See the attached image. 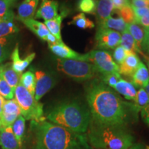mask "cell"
Returning a JSON list of instances; mask_svg holds the SVG:
<instances>
[{
	"label": "cell",
	"instance_id": "obj_1",
	"mask_svg": "<svg viewBox=\"0 0 149 149\" xmlns=\"http://www.w3.org/2000/svg\"><path fill=\"white\" fill-rule=\"evenodd\" d=\"M91 122L100 126H123L136 116L133 104L124 102L120 95L104 82L95 81L86 95Z\"/></svg>",
	"mask_w": 149,
	"mask_h": 149
},
{
	"label": "cell",
	"instance_id": "obj_2",
	"mask_svg": "<svg viewBox=\"0 0 149 149\" xmlns=\"http://www.w3.org/2000/svg\"><path fill=\"white\" fill-rule=\"evenodd\" d=\"M36 135V149H92L86 133H74L48 121L31 122Z\"/></svg>",
	"mask_w": 149,
	"mask_h": 149
},
{
	"label": "cell",
	"instance_id": "obj_3",
	"mask_svg": "<svg viewBox=\"0 0 149 149\" xmlns=\"http://www.w3.org/2000/svg\"><path fill=\"white\" fill-rule=\"evenodd\" d=\"M50 122L61 126L74 133H86L91 120L89 109L76 101L57 104L48 113Z\"/></svg>",
	"mask_w": 149,
	"mask_h": 149
},
{
	"label": "cell",
	"instance_id": "obj_4",
	"mask_svg": "<svg viewBox=\"0 0 149 149\" xmlns=\"http://www.w3.org/2000/svg\"><path fill=\"white\" fill-rule=\"evenodd\" d=\"M87 135L88 144L97 149H128L134 137L123 126H100L90 122Z\"/></svg>",
	"mask_w": 149,
	"mask_h": 149
},
{
	"label": "cell",
	"instance_id": "obj_5",
	"mask_svg": "<svg viewBox=\"0 0 149 149\" xmlns=\"http://www.w3.org/2000/svg\"><path fill=\"white\" fill-rule=\"evenodd\" d=\"M15 99L19 106L21 114L25 120L40 122L45 120L43 104L37 102L35 97L19 83L15 90Z\"/></svg>",
	"mask_w": 149,
	"mask_h": 149
},
{
	"label": "cell",
	"instance_id": "obj_6",
	"mask_svg": "<svg viewBox=\"0 0 149 149\" xmlns=\"http://www.w3.org/2000/svg\"><path fill=\"white\" fill-rule=\"evenodd\" d=\"M57 68L59 71L79 81L92 79L97 72L91 63L76 59L57 58Z\"/></svg>",
	"mask_w": 149,
	"mask_h": 149
},
{
	"label": "cell",
	"instance_id": "obj_7",
	"mask_svg": "<svg viewBox=\"0 0 149 149\" xmlns=\"http://www.w3.org/2000/svg\"><path fill=\"white\" fill-rule=\"evenodd\" d=\"M87 62H91L97 71L103 74L119 72V66L111 54L104 50H94L86 53Z\"/></svg>",
	"mask_w": 149,
	"mask_h": 149
},
{
	"label": "cell",
	"instance_id": "obj_8",
	"mask_svg": "<svg viewBox=\"0 0 149 149\" xmlns=\"http://www.w3.org/2000/svg\"><path fill=\"white\" fill-rule=\"evenodd\" d=\"M120 33L109 29L99 27L95 35L97 46L101 50L114 49L120 46Z\"/></svg>",
	"mask_w": 149,
	"mask_h": 149
},
{
	"label": "cell",
	"instance_id": "obj_9",
	"mask_svg": "<svg viewBox=\"0 0 149 149\" xmlns=\"http://www.w3.org/2000/svg\"><path fill=\"white\" fill-rule=\"evenodd\" d=\"M36 84H35V99L39 102L44 95L53 88L55 84V80L51 74L42 70L35 72Z\"/></svg>",
	"mask_w": 149,
	"mask_h": 149
},
{
	"label": "cell",
	"instance_id": "obj_10",
	"mask_svg": "<svg viewBox=\"0 0 149 149\" xmlns=\"http://www.w3.org/2000/svg\"><path fill=\"white\" fill-rule=\"evenodd\" d=\"M20 115H22L21 110L15 99L6 100L3 107L2 115L0 118L1 128L12 126Z\"/></svg>",
	"mask_w": 149,
	"mask_h": 149
},
{
	"label": "cell",
	"instance_id": "obj_11",
	"mask_svg": "<svg viewBox=\"0 0 149 149\" xmlns=\"http://www.w3.org/2000/svg\"><path fill=\"white\" fill-rule=\"evenodd\" d=\"M48 48L55 55L58 56L59 58L87 61L86 54L81 55V54L78 53L77 52L73 51L68 46H66L63 42V41L54 44H48Z\"/></svg>",
	"mask_w": 149,
	"mask_h": 149
},
{
	"label": "cell",
	"instance_id": "obj_12",
	"mask_svg": "<svg viewBox=\"0 0 149 149\" xmlns=\"http://www.w3.org/2000/svg\"><path fill=\"white\" fill-rule=\"evenodd\" d=\"M59 4L55 0H42L40 6L35 14V18L44 21L53 19L58 16Z\"/></svg>",
	"mask_w": 149,
	"mask_h": 149
},
{
	"label": "cell",
	"instance_id": "obj_13",
	"mask_svg": "<svg viewBox=\"0 0 149 149\" xmlns=\"http://www.w3.org/2000/svg\"><path fill=\"white\" fill-rule=\"evenodd\" d=\"M35 53H32L26 56L24 59H22L19 56V51L18 44H16L15 47L13 51L10 55L12 59V68L17 73L22 74L24 70L26 69L28 66L31 64L33 59L35 57Z\"/></svg>",
	"mask_w": 149,
	"mask_h": 149
},
{
	"label": "cell",
	"instance_id": "obj_14",
	"mask_svg": "<svg viewBox=\"0 0 149 149\" xmlns=\"http://www.w3.org/2000/svg\"><path fill=\"white\" fill-rule=\"evenodd\" d=\"M141 60L135 53H129L124 61L119 65V73L131 77L135 70L137 69Z\"/></svg>",
	"mask_w": 149,
	"mask_h": 149
},
{
	"label": "cell",
	"instance_id": "obj_15",
	"mask_svg": "<svg viewBox=\"0 0 149 149\" xmlns=\"http://www.w3.org/2000/svg\"><path fill=\"white\" fill-rule=\"evenodd\" d=\"M0 145L2 149H20V146L13 132L12 126L1 128Z\"/></svg>",
	"mask_w": 149,
	"mask_h": 149
},
{
	"label": "cell",
	"instance_id": "obj_16",
	"mask_svg": "<svg viewBox=\"0 0 149 149\" xmlns=\"http://www.w3.org/2000/svg\"><path fill=\"white\" fill-rule=\"evenodd\" d=\"M39 0H24L19 5L17 8V19L20 21L33 19L36 12Z\"/></svg>",
	"mask_w": 149,
	"mask_h": 149
},
{
	"label": "cell",
	"instance_id": "obj_17",
	"mask_svg": "<svg viewBox=\"0 0 149 149\" xmlns=\"http://www.w3.org/2000/svg\"><path fill=\"white\" fill-rule=\"evenodd\" d=\"M131 83L135 87H141V88H144L148 84L149 71L144 63L141 61L137 69L131 76Z\"/></svg>",
	"mask_w": 149,
	"mask_h": 149
},
{
	"label": "cell",
	"instance_id": "obj_18",
	"mask_svg": "<svg viewBox=\"0 0 149 149\" xmlns=\"http://www.w3.org/2000/svg\"><path fill=\"white\" fill-rule=\"evenodd\" d=\"M24 25L34 33L37 37H40L42 40L46 41V37L50 34L47 27L44 23L37 21L34 19H28L22 20Z\"/></svg>",
	"mask_w": 149,
	"mask_h": 149
},
{
	"label": "cell",
	"instance_id": "obj_19",
	"mask_svg": "<svg viewBox=\"0 0 149 149\" xmlns=\"http://www.w3.org/2000/svg\"><path fill=\"white\" fill-rule=\"evenodd\" d=\"M113 88L117 93L122 95L126 100H132V101H133L136 94H137V90H136L135 86L131 82L123 79L122 78L119 80V81L115 84Z\"/></svg>",
	"mask_w": 149,
	"mask_h": 149
},
{
	"label": "cell",
	"instance_id": "obj_20",
	"mask_svg": "<svg viewBox=\"0 0 149 149\" xmlns=\"http://www.w3.org/2000/svg\"><path fill=\"white\" fill-rule=\"evenodd\" d=\"M0 70L2 72L3 77L7 83L15 91L17 86L19 83L21 74L16 72L12 68V63H7L0 66Z\"/></svg>",
	"mask_w": 149,
	"mask_h": 149
},
{
	"label": "cell",
	"instance_id": "obj_21",
	"mask_svg": "<svg viewBox=\"0 0 149 149\" xmlns=\"http://www.w3.org/2000/svg\"><path fill=\"white\" fill-rule=\"evenodd\" d=\"M113 10L114 7L111 0H99L97 2L95 12L98 19L101 22L109 18Z\"/></svg>",
	"mask_w": 149,
	"mask_h": 149
},
{
	"label": "cell",
	"instance_id": "obj_22",
	"mask_svg": "<svg viewBox=\"0 0 149 149\" xmlns=\"http://www.w3.org/2000/svg\"><path fill=\"white\" fill-rule=\"evenodd\" d=\"M100 27L113 30L119 33H123L127 30V24L121 17L114 18L110 17L100 23Z\"/></svg>",
	"mask_w": 149,
	"mask_h": 149
},
{
	"label": "cell",
	"instance_id": "obj_23",
	"mask_svg": "<svg viewBox=\"0 0 149 149\" xmlns=\"http://www.w3.org/2000/svg\"><path fill=\"white\" fill-rule=\"evenodd\" d=\"M63 18L64 17H63V14L61 13L58 15V16L53 19L44 22V24L47 27L50 33L54 35L59 41H62L61 36V25Z\"/></svg>",
	"mask_w": 149,
	"mask_h": 149
},
{
	"label": "cell",
	"instance_id": "obj_24",
	"mask_svg": "<svg viewBox=\"0 0 149 149\" xmlns=\"http://www.w3.org/2000/svg\"><path fill=\"white\" fill-rule=\"evenodd\" d=\"M19 83L23 86L29 92L35 95V84H36V78L35 74L33 72L29 70L25 72L20 75Z\"/></svg>",
	"mask_w": 149,
	"mask_h": 149
},
{
	"label": "cell",
	"instance_id": "obj_25",
	"mask_svg": "<svg viewBox=\"0 0 149 149\" xmlns=\"http://www.w3.org/2000/svg\"><path fill=\"white\" fill-rule=\"evenodd\" d=\"M120 46H122L128 53H140L141 51L137 48L136 43L130 34L129 32L126 30L121 35V40Z\"/></svg>",
	"mask_w": 149,
	"mask_h": 149
},
{
	"label": "cell",
	"instance_id": "obj_26",
	"mask_svg": "<svg viewBox=\"0 0 149 149\" xmlns=\"http://www.w3.org/2000/svg\"><path fill=\"white\" fill-rule=\"evenodd\" d=\"M25 128L26 120L22 115H20L13 124L12 129L17 140L21 146L22 141H23L24 133H25Z\"/></svg>",
	"mask_w": 149,
	"mask_h": 149
},
{
	"label": "cell",
	"instance_id": "obj_27",
	"mask_svg": "<svg viewBox=\"0 0 149 149\" xmlns=\"http://www.w3.org/2000/svg\"><path fill=\"white\" fill-rule=\"evenodd\" d=\"M12 35L0 37V64L7 59L11 55Z\"/></svg>",
	"mask_w": 149,
	"mask_h": 149
},
{
	"label": "cell",
	"instance_id": "obj_28",
	"mask_svg": "<svg viewBox=\"0 0 149 149\" xmlns=\"http://www.w3.org/2000/svg\"><path fill=\"white\" fill-rule=\"evenodd\" d=\"M127 31L133 37L137 48L141 51V43L144 36V29L137 24H127Z\"/></svg>",
	"mask_w": 149,
	"mask_h": 149
},
{
	"label": "cell",
	"instance_id": "obj_29",
	"mask_svg": "<svg viewBox=\"0 0 149 149\" xmlns=\"http://www.w3.org/2000/svg\"><path fill=\"white\" fill-rule=\"evenodd\" d=\"M148 95L144 88H140L137 91V94L133 100V106L136 113H138L148 104Z\"/></svg>",
	"mask_w": 149,
	"mask_h": 149
},
{
	"label": "cell",
	"instance_id": "obj_30",
	"mask_svg": "<svg viewBox=\"0 0 149 149\" xmlns=\"http://www.w3.org/2000/svg\"><path fill=\"white\" fill-rule=\"evenodd\" d=\"M19 31L14 20H6L0 22V37L13 35Z\"/></svg>",
	"mask_w": 149,
	"mask_h": 149
},
{
	"label": "cell",
	"instance_id": "obj_31",
	"mask_svg": "<svg viewBox=\"0 0 149 149\" xmlns=\"http://www.w3.org/2000/svg\"><path fill=\"white\" fill-rule=\"evenodd\" d=\"M70 24H74L76 26L82 29H93L95 27V24L88 18H87L85 14L83 13H81L74 16L72 22Z\"/></svg>",
	"mask_w": 149,
	"mask_h": 149
},
{
	"label": "cell",
	"instance_id": "obj_32",
	"mask_svg": "<svg viewBox=\"0 0 149 149\" xmlns=\"http://www.w3.org/2000/svg\"><path fill=\"white\" fill-rule=\"evenodd\" d=\"M0 95L6 100H12L15 97V91L7 83L0 70Z\"/></svg>",
	"mask_w": 149,
	"mask_h": 149
},
{
	"label": "cell",
	"instance_id": "obj_33",
	"mask_svg": "<svg viewBox=\"0 0 149 149\" xmlns=\"http://www.w3.org/2000/svg\"><path fill=\"white\" fill-rule=\"evenodd\" d=\"M119 15L125 22L126 24H135V16L133 9L130 4L123 7L119 10Z\"/></svg>",
	"mask_w": 149,
	"mask_h": 149
},
{
	"label": "cell",
	"instance_id": "obj_34",
	"mask_svg": "<svg viewBox=\"0 0 149 149\" xmlns=\"http://www.w3.org/2000/svg\"><path fill=\"white\" fill-rule=\"evenodd\" d=\"M78 9L83 13L95 14L96 11L97 2L95 0H79Z\"/></svg>",
	"mask_w": 149,
	"mask_h": 149
},
{
	"label": "cell",
	"instance_id": "obj_35",
	"mask_svg": "<svg viewBox=\"0 0 149 149\" xmlns=\"http://www.w3.org/2000/svg\"><path fill=\"white\" fill-rule=\"evenodd\" d=\"M16 0H0V17L15 16L13 11L11 10Z\"/></svg>",
	"mask_w": 149,
	"mask_h": 149
},
{
	"label": "cell",
	"instance_id": "obj_36",
	"mask_svg": "<svg viewBox=\"0 0 149 149\" xmlns=\"http://www.w3.org/2000/svg\"><path fill=\"white\" fill-rule=\"evenodd\" d=\"M121 78L122 77L119 72H113V73L104 74L102 79H103V82L106 85L111 88H113Z\"/></svg>",
	"mask_w": 149,
	"mask_h": 149
},
{
	"label": "cell",
	"instance_id": "obj_37",
	"mask_svg": "<svg viewBox=\"0 0 149 149\" xmlns=\"http://www.w3.org/2000/svg\"><path fill=\"white\" fill-rule=\"evenodd\" d=\"M129 53L124 49L122 46H118L115 48L114 53H113V58L115 59V63L118 65H120L124 61V59Z\"/></svg>",
	"mask_w": 149,
	"mask_h": 149
},
{
	"label": "cell",
	"instance_id": "obj_38",
	"mask_svg": "<svg viewBox=\"0 0 149 149\" xmlns=\"http://www.w3.org/2000/svg\"><path fill=\"white\" fill-rule=\"evenodd\" d=\"M144 88L148 95V102L145 107L143 108L141 111V117L145 124L149 126V83Z\"/></svg>",
	"mask_w": 149,
	"mask_h": 149
},
{
	"label": "cell",
	"instance_id": "obj_39",
	"mask_svg": "<svg viewBox=\"0 0 149 149\" xmlns=\"http://www.w3.org/2000/svg\"><path fill=\"white\" fill-rule=\"evenodd\" d=\"M144 36L141 43V49L149 53V27L144 28Z\"/></svg>",
	"mask_w": 149,
	"mask_h": 149
},
{
	"label": "cell",
	"instance_id": "obj_40",
	"mask_svg": "<svg viewBox=\"0 0 149 149\" xmlns=\"http://www.w3.org/2000/svg\"><path fill=\"white\" fill-rule=\"evenodd\" d=\"M130 6L133 8H149V0H131Z\"/></svg>",
	"mask_w": 149,
	"mask_h": 149
},
{
	"label": "cell",
	"instance_id": "obj_41",
	"mask_svg": "<svg viewBox=\"0 0 149 149\" xmlns=\"http://www.w3.org/2000/svg\"><path fill=\"white\" fill-rule=\"evenodd\" d=\"M114 9L120 10L123 7L129 5V0H111Z\"/></svg>",
	"mask_w": 149,
	"mask_h": 149
},
{
	"label": "cell",
	"instance_id": "obj_42",
	"mask_svg": "<svg viewBox=\"0 0 149 149\" xmlns=\"http://www.w3.org/2000/svg\"><path fill=\"white\" fill-rule=\"evenodd\" d=\"M132 8L133 9L136 20L141 18V17L144 16L145 15L148 13L149 11V8H133V7H132Z\"/></svg>",
	"mask_w": 149,
	"mask_h": 149
},
{
	"label": "cell",
	"instance_id": "obj_43",
	"mask_svg": "<svg viewBox=\"0 0 149 149\" xmlns=\"http://www.w3.org/2000/svg\"><path fill=\"white\" fill-rule=\"evenodd\" d=\"M135 24H138V25L139 24V25L142 26L144 28L149 27V11L148 13L145 15L144 16L141 17V18L136 20Z\"/></svg>",
	"mask_w": 149,
	"mask_h": 149
},
{
	"label": "cell",
	"instance_id": "obj_44",
	"mask_svg": "<svg viewBox=\"0 0 149 149\" xmlns=\"http://www.w3.org/2000/svg\"><path fill=\"white\" fill-rule=\"evenodd\" d=\"M4 102H5V99L3 98L1 95H0V118H1V115H2L3 107V104H4Z\"/></svg>",
	"mask_w": 149,
	"mask_h": 149
},
{
	"label": "cell",
	"instance_id": "obj_45",
	"mask_svg": "<svg viewBox=\"0 0 149 149\" xmlns=\"http://www.w3.org/2000/svg\"><path fill=\"white\" fill-rule=\"evenodd\" d=\"M128 149H145V148L141 144H133Z\"/></svg>",
	"mask_w": 149,
	"mask_h": 149
},
{
	"label": "cell",
	"instance_id": "obj_46",
	"mask_svg": "<svg viewBox=\"0 0 149 149\" xmlns=\"http://www.w3.org/2000/svg\"><path fill=\"white\" fill-rule=\"evenodd\" d=\"M147 64H148V69H149V58H147Z\"/></svg>",
	"mask_w": 149,
	"mask_h": 149
},
{
	"label": "cell",
	"instance_id": "obj_47",
	"mask_svg": "<svg viewBox=\"0 0 149 149\" xmlns=\"http://www.w3.org/2000/svg\"><path fill=\"white\" fill-rule=\"evenodd\" d=\"M145 149H149V146H146V147H145Z\"/></svg>",
	"mask_w": 149,
	"mask_h": 149
},
{
	"label": "cell",
	"instance_id": "obj_48",
	"mask_svg": "<svg viewBox=\"0 0 149 149\" xmlns=\"http://www.w3.org/2000/svg\"><path fill=\"white\" fill-rule=\"evenodd\" d=\"M0 129H1V121H0Z\"/></svg>",
	"mask_w": 149,
	"mask_h": 149
}]
</instances>
